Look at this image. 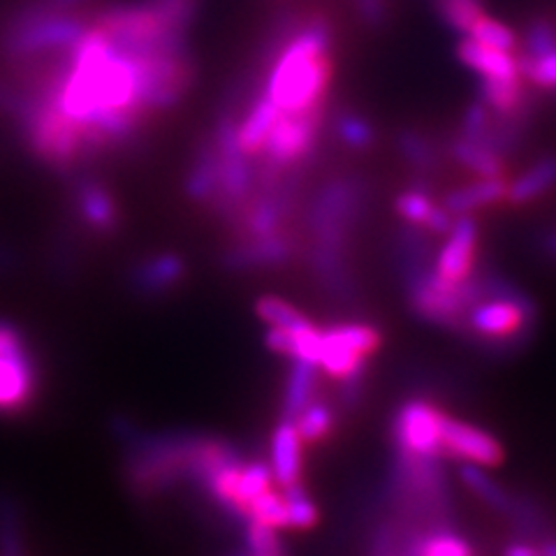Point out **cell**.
<instances>
[{"mask_svg": "<svg viewBox=\"0 0 556 556\" xmlns=\"http://www.w3.org/2000/svg\"><path fill=\"white\" fill-rule=\"evenodd\" d=\"M116 431L126 447V480L139 498H161L186 484L198 492L208 476L243 455L212 433H144L130 422Z\"/></svg>", "mask_w": 556, "mask_h": 556, "instance_id": "6da1fadb", "label": "cell"}, {"mask_svg": "<svg viewBox=\"0 0 556 556\" xmlns=\"http://www.w3.org/2000/svg\"><path fill=\"white\" fill-rule=\"evenodd\" d=\"M334 26L325 14L306 12L298 35L269 67L265 93L278 110L304 112L327 104L334 79Z\"/></svg>", "mask_w": 556, "mask_h": 556, "instance_id": "7a4b0ae2", "label": "cell"}, {"mask_svg": "<svg viewBox=\"0 0 556 556\" xmlns=\"http://www.w3.org/2000/svg\"><path fill=\"white\" fill-rule=\"evenodd\" d=\"M294 427H298L300 437L306 447H316L332 439L337 427V408L318 396L316 402L308 404L298 417H294Z\"/></svg>", "mask_w": 556, "mask_h": 556, "instance_id": "d4e9b609", "label": "cell"}, {"mask_svg": "<svg viewBox=\"0 0 556 556\" xmlns=\"http://www.w3.org/2000/svg\"><path fill=\"white\" fill-rule=\"evenodd\" d=\"M283 494L288 506V531H308L318 525V506L304 484L283 490Z\"/></svg>", "mask_w": 556, "mask_h": 556, "instance_id": "e575fe53", "label": "cell"}, {"mask_svg": "<svg viewBox=\"0 0 556 556\" xmlns=\"http://www.w3.org/2000/svg\"><path fill=\"white\" fill-rule=\"evenodd\" d=\"M535 332L538 306L517 288L506 298H486L468 311L462 339L478 353L501 359L525 351Z\"/></svg>", "mask_w": 556, "mask_h": 556, "instance_id": "5b68a950", "label": "cell"}, {"mask_svg": "<svg viewBox=\"0 0 556 556\" xmlns=\"http://www.w3.org/2000/svg\"><path fill=\"white\" fill-rule=\"evenodd\" d=\"M457 56L464 65L476 70L484 79H519V59L513 51L480 45L471 38H464L457 45Z\"/></svg>", "mask_w": 556, "mask_h": 556, "instance_id": "44dd1931", "label": "cell"}, {"mask_svg": "<svg viewBox=\"0 0 556 556\" xmlns=\"http://www.w3.org/2000/svg\"><path fill=\"white\" fill-rule=\"evenodd\" d=\"M8 98H10V89H3V86H0V110H3V112H5Z\"/></svg>", "mask_w": 556, "mask_h": 556, "instance_id": "bcb514c9", "label": "cell"}, {"mask_svg": "<svg viewBox=\"0 0 556 556\" xmlns=\"http://www.w3.org/2000/svg\"><path fill=\"white\" fill-rule=\"evenodd\" d=\"M443 457L480 468H496L503 464L506 452H503V445L494 433L478 425L459 420V417L445 415Z\"/></svg>", "mask_w": 556, "mask_h": 556, "instance_id": "5bb4252c", "label": "cell"}, {"mask_svg": "<svg viewBox=\"0 0 556 556\" xmlns=\"http://www.w3.org/2000/svg\"><path fill=\"white\" fill-rule=\"evenodd\" d=\"M40 5L49 10H61V12H73L77 5L86 3V0H38Z\"/></svg>", "mask_w": 556, "mask_h": 556, "instance_id": "7bdbcfd3", "label": "cell"}, {"mask_svg": "<svg viewBox=\"0 0 556 556\" xmlns=\"http://www.w3.org/2000/svg\"><path fill=\"white\" fill-rule=\"evenodd\" d=\"M355 10L364 26L382 28L388 24V0H355Z\"/></svg>", "mask_w": 556, "mask_h": 556, "instance_id": "ab89813d", "label": "cell"}, {"mask_svg": "<svg viewBox=\"0 0 556 556\" xmlns=\"http://www.w3.org/2000/svg\"><path fill=\"white\" fill-rule=\"evenodd\" d=\"M42 369L24 329L0 318V417H16L38 404Z\"/></svg>", "mask_w": 556, "mask_h": 556, "instance_id": "52a82bcc", "label": "cell"}, {"mask_svg": "<svg viewBox=\"0 0 556 556\" xmlns=\"http://www.w3.org/2000/svg\"><path fill=\"white\" fill-rule=\"evenodd\" d=\"M556 186V155L543 159L533 165L525 177H519L513 186H508V200L513 204H527L538 195L547 193L549 188Z\"/></svg>", "mask_w": 556, "mask_h": 556, "instance_id": "83f0119b", "label": "cell"}, {"mask_svg": "<svg viewBox=\"0 0 556 556\" xmlns=\"http://www.w3.org/2000/svg\"><path fill=\"white\" fill-rule=\"evenodd\" d=\"M327 121V104H318L304 112L281 114L271 128L263 153L255 159H263L276 167H292V165H308L313 167L316 155L320 151V139Z\"/></svg>", "mask_w": 556, "mask_h": 556, "instance_id": "30bf717a", "label": "cell"}, {"mask_svg": "<svg viewBox=\"0 0 556 556\" xmlns=\"http://www.w3.org/2000/svg\"><path fill=\"white\" fill-rule=\"evenodd\" d=\"M369 202V184L357 174H341L318 186L302 212L308 249L351 255L353 232L367 216Z\"/></svg>", "mask_w": 556, "mask_h": 556, "instance_id": "277c9868", "label": "cell"}, {"mask_svg": "<svg viewBox=\"0 0 556 556\" xmlns=\"http://www.w3.org/2000/svg\"><path fill=\"white\" fill-rule=\"evenodd\" d=\"M16 267V253L5 247V243H0V274H8Z\"/></svg>", "mask_w": 556, "mask_h": 556, "instance_id": "b9f144b4", "label": "cell"}, {"mask_svg": "<svg viewBox=\"0 0 556 556\" xmlns=\"http://www.w3.org/2000/svg\"><path fill=\"white\" fill-rule=\"evenodd\" d=\"M466 35L471 40L486 45V47H496V49H506V51L517 49L515 33L508 26H503L501 22H494L492 16H486V14L482 16V20H478Z\"/></svg>", "mask_w": 556, "mask_h": 556, "instance_id": "8d00e7d4", "label": "cell"}, {"mask_svg": "<svg viewBox=\"0 0 556 556\" xmlns=\"http://www.w3.org/2000/svg\"><path fill=\"white\" fill-rule=\"evenodd\" d=\"M144 3L174 30L181 33L190 30L202 10V0H144Z\"/></svg>", "mask_w": 556, "mask_h": 556, "instance_id": "d6a6232c", "label": "cell"}, {"mask_svg": "<svg viewBox=\"0 0 556 556\" xmlns=\"http://www.w3.org/2000/svg\"><path fill=\"white\" fill-rule=\"evenodd\" d=\"M459 478L466 484V490L471 492L476 498H480V503H484V506L490 508L492 513H496L501 517L508 515L515 494H510L508 490H503V486L490 473H486V468L462 464Z\"/></svg>", "mask_w": 556, "mask_h": 556, "instance_id": "cb8c5ba5", "label": "cell"}, {"mask_svg": "<svg viewBox=\"0 0 556 556\" xmlns=\"http://www.w3.org/2000/svg\"><path fill=\"white\" fill-rule=\"evenodd\" d=\"M396 149L404 155V161L417 172L427 177V172L437 169L439 155L437 147L431 144V139L417 130H402L396 137Z\"/></svg>", "mask_w": 556, "mask_h": 556, "instance_id": "4dcf8cb0", "label": "cell"}, {"mask_svg": "<svg viewBox=\"0 0 556 556\" xmlns=\"http://www.w3.org/2000/svg\"><path fill=\"white\" fill-rule=\"evenodd\" d=\"M538 552H541V556H556V535L552 538H545V541H538Z\"/></svg>", "mask_w": 556, "mask_h": 556, "instance_id": "ee69618b", "label": "cell"}, {"mask_svg": "<svg viewBox=\"0 0 556 556\" xmlns=\"http://www.w3.org/2000/svg\"><path fill=\"white\" fill-rule=\"evenodd\" d=\"M382 334L369 323H337L323 329L318 369L341 382L367 380L371 357L380 351Z\"/></svg>", "mask_w": 556, "mask_h": 556, "instance_id": "ba28073f", "label": "cell"}, {"mask_svg": "<svg viewBox=\"0 0 556 556\" xmlns=\"http://www.w3.org/2000/svg\"><path fill=\"white\" fill-rule=\"evenodd\" d=\"M243 527V543L230 556H286L278 531L263 525H241Z\"/></svg>", "mask_w": 556, "mask_h": 556, "instance_id": "1f68e13d", "label": "cell"}, {"mask_svg": "<svg viewBox=\"0 0 556 556\" xmlns=\"http://www.w3.org/2000/svg\"><path fill=\"white\" fill-rule=\"evenodd\" d=\"M519 73L529 77L538 89L543 91H556V49L549 54H543L538 59L519 56Z\"/></svg>", "mask_w": 556, "mask_h": 556, "instance_id": "74e56055", "label": "cell"}, {"mask_svg": "<svg viewBox=\"0 0 556 556\" xmlns=\"http://www.w3.org/2000/svg\"><path fill=\"white\" fill-rule=\"evenodd\" d=\"M0 556H28L22 510L8 496L0 498Z\"/></svg>", "mask_w": 556, "mask_h": 556, "instance_id": "f1b7e54d", "label": "cell"}, {"mask_svg": "<svg viewBox=\"0 0 556 556\" xmlns=\"http://www.w3.org/2000/svg\"><path fill=\"white\" fill-rule=\"evenodd\" d=\"M281 114L283 112L276 108L271 98L265 93V89L257 91L249 100L247 108H243V112L239 114V121H237V142H239L241 151L249 153L251 159L263 153L267 137Z\"/></svg>", "mask_w": 556, "mask_h": 556, "instance_id": "ac0fdd59", "label": "cell"}, {"mask_svg": "<svg viewBox=\"0 0 556 556\" xmlns=\"http://www.w3.org/2000/svg\"><path fill=\"white\" fill-rule=\"evenodd\" d=\"M437 10L441 20L462 35L471 30V26L484 16L480 0H437Z\"/></svg>", "mask_w": 556, "mask_h": 556, "instance_id": "d590c367", "label": "cell"}, {"mask_svg": "<svg viewBox=\"0 0 556 556\" xmlns=\"http://www.w3.org/2000/svg\"><path fill=\"white\" fill-rule=\"evenodd\" d=\"M320 396V369L316 364L294 359L290 362V371L286 376L283 399H281V417L294 420L308 404Z\"/></svg>", "mask_w": 556, "mask_h": 556, "instance_id": "7402d4cb", "label": "cell"}, {"mask_svg": "<svg viewBox=\"0 0 556 556\" xmlns=\"http://www.w3.org/2000/svg\"><path fill=\"white\" fill-rule=\"evenodd\" d=\"M506 195H508V184L501 177H494V179L480 177L478 184L457 188V190H452V193H447L443 206L447 208L450 216H466V214L476 212V208H480V206L498 202Z\"/></svg>", "mask_w": 556, "mask_h": 556, "instance_id": "603a6c76", "label": "cell"}, {"mask_svg": "<svg viewBox=\"0 0 556 556\" xmlns=\"http://www.w3.org/2000/svg\"><path fill=\"white\" fill-rule=\"evenodd\" d=\"M302 253V235L288 228L274 237L235 239L220 255V267L230 274L276 271L292 265Z\"/></svg>", "mask_w": 556, "mask_h": 556, "instance_id": "4fadbf2b", "label": "cell"}, {"mask_svg": "<svg viewBox=\"0 0 556 556\" xmlns=\"http://www.w3.org/2000/svg\"><path fill=\"white\" fill-rule=\"evenodd\" d=\"M70 206L77 228L96 237H114L124 228V212L114 195V190L93 177L91 172H75L70 184Z\"/></svg>", "mask_w": 556, "mask_h": 556, "instance_id": "7c38bea8", "label": "cell"}, {"mask_svg": "<svg viewBox=\"0 0 556 556\" xmlns=\"http://www.w3.org/2000/svg\"><path fill=\"white\" fill-rule=\"evenodd\" d=\"M552 49H556V26L549 20H545V16H538V20H533L527 28L525 51H521V56L538 59L543 54H549Z\"/></svg>", "mask_w": 556, "mask_h": 556, "instance_id": "f35d334b", "label": "cell"}, {"mask_svg": "<svg viewBox=\"0 0 556 556\" xmlns=\"http://www.w3.org/2000/svg\"><path fill=\"white\" fill-rule=\"evenodd\" d=\"M91 22L81 14L49 10L38 0H24L0 30V51L16 65H30L73 49Z\"/></svg>", "mask_w": 556, "mask_h": 556, "instance_id": "3957f363", "label": "cell"}, {"mask_svg": "<svg viewBox=\"0 0 556 556\" xmlns=\"http://www.w3.org/2000/svg\"><path fill=\"white\" fill-rule=\"evenodd\" d=\"M396 214L404 223L417 225L431 235H447L452 228V216L443 204H437L425 190V186H415L404 190L394 202Z\"/></svg>", "mask_w": 556, "mask_h": 556, "instance_id": "ffe728a7", "label": "cell"}, {"mask_svg": "<svg viewBox=\"0 0 556 556\" xmlns=\"http://www.w3.org/2000/svg\"><path fill=\"white\" fill-rule=\"evenodd\" d=\"M445 410L427 399H408L392 415L390 437L394 452L415 457H443Z\"/></svg>", "mask_w": 556, "mask_h": 556, "instance_id": "8fae6325", "label": "cell"}, {"mask_svg": "<svg viewBox=\"0 0 556 556\" xmlns=\"http://www.w3.org/2000/svg\"><path fill=\"white\" fill-rule=\"evenodd\" d=\"M255 316L267 327H294L308 320L306 313L281 298H274V294H265L255 302Z\"/></svg>", "mask_w": 556, "mask_h": 556, "instance_id": "836d02e7", "label": "cell"}, {"mask_svg": "<svg viewBox=\"0 0 556 556\" xmlns=\"http://www.w3.org/2000/svg\"><path fill=\"white\" fill-rule=\"evenodd\" d=\"M218 188H220L218 149L214 144L212 135H206L204 142L198 147L193 161H190V165H188L184 190H186L188 200L204 204L208 208L212 206V202L218 198Z\"/></svg>", "mask_w": 556, "mask_h": 556, "instance_id": "d6986e66", "label": "cell"}, {"mask_svg": "<svg viewBox=\"0 0 556 556\" xmlns=\"http://www.w3.org/2000/svg\"><path fill=\"white\" fill-rule=\"evenodd\" d=\"M501 556H541V552H538V545L533 541L517 538V541H510L501 549Z\"/></svg>", "mask_w": 556, "mask_h": 556, "instance_id": "60d3db41", "label": "cell"}, {"mask_svg": "<svg viewBox=\"0 0 556 556\" xmlns=\"http://www.w3.org/2000/svg\"><path fill=\"white\" fill-rule=\"evenodd\" d=\"M543 247H545V251H547L549 255L556 257V232H549V235L543 239Z\"/></svg>", "mask_w": 556, "mask_h": 556, "instance_id": "f6af8a7d", "label": "cell"}, {"mask_svg": "<svg viewBox=\"0 0 556 556\" xmlns=\"http://www.w3.org/2000/svg\"><path fill=\"white\" fill-rule=\"evenodd\" d=\"M519 79H484L480 100L492 110V114H513L527 102Z\"/></svg>", "mask_w": 556, "mask_h": 556, "instance_id": "f546056e", "label": "cell"}, {"mask_svg": "<svg viewBox=\"0 0 556 556\" xmlns=\"http://www.w3.org/2000/svg\"><path fill=\"white\" fill-rule=\"evenodd\" d=\"M450 153H452V159H455L459 165L471 167L473 172L480 174L482 179L501 177L503 155H498L490 147H484L480 142H473V139H466V137L459 135L457 139H452Z\"/></svg>", "mask_w": 556, "mask_h": 556, "instance_id": "484cf974", "label": "cell"}, {"mask_svg": "<svg viewBox=\"0 0 556 556\" xmlns=\"http://www.w3.org/2000/svg\"><path fill=\"white\" fill-rule=\"evenodd\" d=\"M188 276L186 260L172 251L151 253L130 267L128 283L142 300H163L177 290Z\"/></svg>", "mask_w": 556, "mask_h": 556, "instance_id": "9a60e30c", "label": "cell"}, {"mask_svg": "<svg viewBox=\"0 0 556 556\" xmlns=\"http://www.w3.org/2000/svg\"><path fill=\"white\" fill-rule=\"evenodd\" d=\"M137 104L149 116L169 112L193 89L198 65L190 51L179 54H151L135 59Z\"/></svg>", "mask_w": 556, "mask_h": 556, "instance_id": "9c48e42d", "label": "cell"}, {"mask_svg": "<svg viewBox=\"0 0 556 556\" xmlns=\"http://www.w3.org/2000/svg\"><path fill=\"white\" fill-rule=\"evenodd\" d=\"M304 441L298 427L286 417H278V422L269 439V468L278 490H294L304 484Z\"/></svg>", "mask_w": 556, "mask_h": 556, "instance_id": "e0dca14e", "label": "cell"}, {"mask_svg": "<svg viewBox=\"0 0 556 556\" xmlns=\"http://www.w3.org/2000/svg\"><path fill=\"white\" fill-rule=\"evenodd\" d=\"M332 132L339 142L355 151H369L376 144V130L367 116L357 114L355 110L337 108L332 112Z\"/></svg>", "mask_w": 556, "mask_h": 556, "instance_id": "4316f807", "label": "cell"}, {"mask_svg": "<svg viewBox=\"0 0 556 556\" xmlns=\"http://www.w3.org/2000/svg\"><path fill=\"white\" fill-rule=\"evenodd\" d=\"M478 255V223L471 214L457 216L447 230V241L433 260V271L450 283H462L476 271Z\"/></svg>", "mask_w": 556, "mask_h": 556, "instance_id": "2e32d148", "label": "cell"}, {"mask_svg": "<svg viewBox=\"0 0 556 556\" xmlns=\"http://www.w3.org/2000/svg\"><path fill=\"white\" fill-rule=\"evenodd\" d=\"M114 49L132 59L151 54H179L188 49V33L174 30L144 0H121L96 12L91 20Z\"/></svg>", "mask_w": 556, "mask_h": 556, "instance_id": "8992f818", "label": "cell"}]
</instances>
